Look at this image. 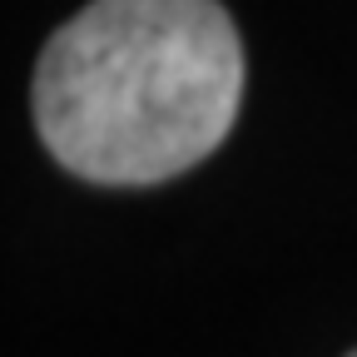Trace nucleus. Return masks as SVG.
Listing matches in <instances>:
<instances>
[{
  "label": "nucleus",
  "mask_w": 357,
  "mask_h": 357,
  "mask_svg": "<svg viewBox=\"0 0 357 357\" xmlns=\"http://www.w3.org/2000/svg\"><path fill=\"white\" fill-rule=\"evenodd\" d=\"M243 100L218 0H89L40 50L35 129L89 184H164L208 159Z\"/></svg>",
  "instance_id": "1"
},
{
  "label": "nucleus",
  "mask_w": 357,
  "mask_h": 357,
  "mask_svg": "<svg viewBox=\"0 0 357 357\" xmlns=\"http://www.w3.org/2000/svg\"><path fill=\"white\" fill-rule=\"evenodd\" d=\"M347 357H357V352H347Z\"/></svg>",
  "instance_id": "2"
}]
</instances>
